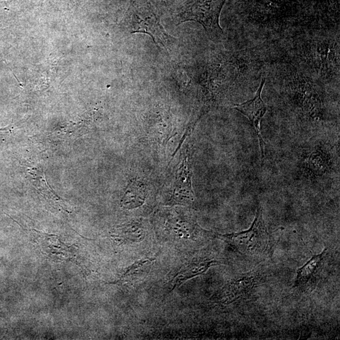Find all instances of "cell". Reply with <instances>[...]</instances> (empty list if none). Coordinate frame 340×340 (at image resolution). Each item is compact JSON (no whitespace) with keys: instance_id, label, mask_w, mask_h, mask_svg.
<instances>
[{"instance_id":"cell-1","label":"cell","mask_w":340,"mask_h":340,"mask_svg":"<svg viewBox=\"0 0 340 340\" xmlns=\"http://www.w3.org/2000/svg\"><path fill=\"white\" fill-rule=\"evenodd\" d=\"M215 237L225 241L240 255L254 260L272 258L276 244L273 234L270 233L264 223L260 204L256 209L252 226L247 230L226 234L216 233Z\"/></svg>"},{"instance_id":"cell-2","label":"cell","mask_w":340,"mask_h":340,"mask_svg":"<svg viewBox=\"0 0 340 340\" xmlns=\"http://www.w3.org/2000/svg\"><path fill=\"white\" fill-rule=\"evenodd\" d=\"M227 0H189L180 14V23L196 21L201 23L208 37L220 40L223 31L220 24L221 10Z\"/></svg>"},{"instance_id":"cell-3","label":"cell","mask_w":340,"mask_h":340,"mask_svg":"<svg viewBox=\"0 0 340 340\" xmlns=\"http://www.w3.org/2000/svg\"><path fill=\"white\" fill-rule=\"evenodd\" d=\"M263 277L264 271L261 268L237 275L224 286L218 294V302L229 305L245 298L262 281Z\"/></svg>"},{"instance_id":"cell-4","label":"cell","mask_w":340,"mask_h":340,"mask_svg":"<svg viewBox=\"0 0 340 340\" xmlns=\"http://www.w3.org/2000/svg\"><path fill=\"white\" fill-rule=\"evenodd\" d=\"M265 78L261 79L260 85L259 86L257 91L253 96V98L246 101L241 104L236 105L233 107L234 109L244 115L246 117L248 118L251 124L254 127L256 133L259 139L260 147L261 150V160L263 161L264 157V147H265V142H264L262 134L261 132V123L266 114L267 107L261 98V93H262L264 84H265Z\"/></svg>"},{"instance_id":"cell-5","label":"cell","mask_w":340,"mask_h":340,"mask_svg":"<svg viewBox=\"0 0 340 340\" xmlns=\"http://www.w3.org/2000/svg\"><path fill=\"white\" fill-rule=\"evenodd\" d=\"M132 32L149 35L159 47H168L173 40V37L161 26L159 18L154 15L135 14L132 20Z\"/></svg>"},{"instance_id":"cell-6","label":"cell","mask_w":340,"mask_h":340,"mask_svg":"<svg viewBox=\"0 0 340 340\" xmlns=\"http://www.w3.org/2000/svg\"><path fill=\"white\" fill-rule=\"evenodd\" d=\"M188 164L187 158L183 159L177 170L176 182L175 183L172 198L169 199L170 204H190L195 200L191 188L190 167Z\"/></svg>"},{"instance_id":"cell-7","label":"cell","mask_w":340,"mask_h":340,"mask_svg":"<svg viewBox=\"0 0 340 340\" xmlns=\"http://www.w3.org/2000/svg\"><path fill=\"white\" fill-rule=\"evenodd\" d=\"M222 263V261L217 259L204 256L185 264L170 281V286H171L170 291L179 287L182 283L191 278L204 274L210 267L218 265Z\"/></svg>"},{"instance_id":"cell-8","label":"cell","mask_w":340,"mask_h":340,"mask_svg":"<svg viewBox=\"0 0 340 340\" xmlns=\"http://www.w3.org/2000/svg\"><path fill=\"white\" fill-rule=\"evenodd\" d=\"M327 248H325L320 254L312 256L307 262L297 271L295 287L301 290H306L317 279L321 271L326 255Z\"/></svg>"},{"instance_id":"cell-9","label":"cell","mask_w":340,"mask_h":340,"mask_svg":"<svg viewBox=\"0 0 340 340\" xmlns=\"http://www.w3.org/2000/svg\"><path fill=\"white\" fill-rule=\"evenodd\" d=\"M147 196V188L144 185L134 181L127 189L122 201L123 206L126 209H136L144 204Z\"/></svg>"},{"instance_id":"cell-10","label":"cell","mask_w":340,"mask_h":340,"mask_svg":"<svg viewBox=\"0 0 340 340\" xmlns=\"http://www.w3.org/2000/svg\"><path fill=\"white\" fill-rule=\"evenodd\" d=\"M155 260V258H147L136 261L124 269L118 282H130L144 277L145 274L149 273Z\"/></svg>"},{"instance_id":"cell-11","label":"cell","mask_w":340,"mask_h":340,"mask_svg":"<svg viewBox=\"0 0 340 340\" xmlns=\"http://www.w3.org/2000/svg\"><path fill=\"white\" fill-rule=\"evenodd\" d=\"M118 231L120 232V234H118L117 236L124 244L141 241L145 236L144 227L139 221L127 224L121 227Z\"/></svg>"}]
</instances>
